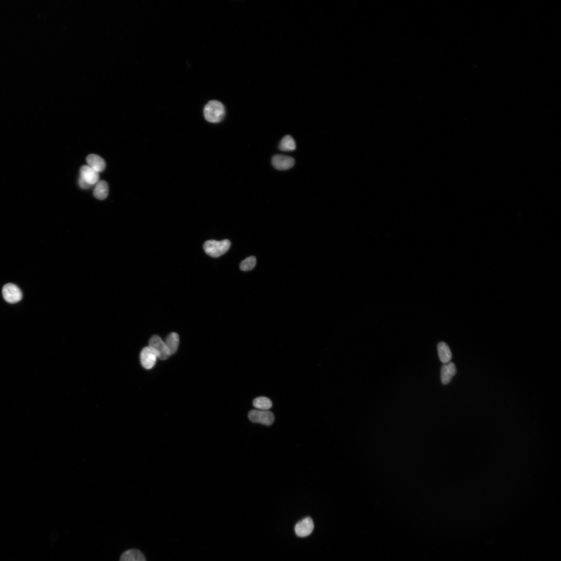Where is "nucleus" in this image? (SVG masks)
<instances>
[{
  "label": "nucleus",
  "instance_id": "nucleus-10",
  "mask_svg": "<svg viewBox=\"0 0 561 561\" xmlns=\"http://www.w3.org/2000/svg\"><path fill=\"white\" fill-rule=\"evenodd\" d=\"M456 372L457 370L454 363L450 362L445 364L441 369V379L442 383L443 385L449 384Z\"/></svg>",
  "mask_w": 561,
  "mask_h": 561
},
{
  "label": "nucleus",
  "instance_id": "nucleus-16",
  "mask_svg": "<svg viewBox=\"0 0 561 561\" xmlns=\"http://www.w3.org/2000/svg\"><path fill=\"white\" fill-rule=\"evenodd\" d=\"M296 143L293 137L286 135L281 141L279 148L283 152H291L296 150Z\"/></svg>",
  "mask_w": 561,
  "mask_h": 561
},
{
  "label": "nucleus",
  "instance_id": "nucleus-4",
  "mask_svg": "<svg viewBox=\"0 0 561 561\" xmlns=\"http://www.w3.org/2000/svg\"><path fill=\"white\" fill-rule=\"evenodd\" d=\"M248 416L251 422L266 426L271 425L274 420L273 414L268 410H251Z\"/></svg>",
  "mask_w": 561,
  "mask_h": 561
},
{
  "label": "nucleus",
  "instance_id": "nucleus-17",
  "mask_svg": "<svg viewBox=\"0 0 561 561\" xmlns=\"http://www.w3.org/2000/svg\"><path fill=\"white\" fill-rule=\"evenodd\" d=\"M253 406L258 410H267L272 406V402L267 397H260L254 400Z\"/></svg>",
  "mask_w": 561,
  "mask_h": 561
},
{
  "label": "nucleus",
  "instance_id": "nucleus-9",
  "mask_svg": "<svg viewBox=\"0 0 561 561\" xmlns=\"http://www.w3.org/2000/svg\"><path fill=\"white\" fill-rule=\"evenodd\" d=\"M80 177L91 186H93L99 181V173L88 165L82 166L80 168Z\"/></svg>",
  "mask_w": 561,
  "mask_h": 561
},
{
  "label": "nucleus",
  "instance_id": "nucleus-3",
  "mask_svg": "<svg viewBox=\"0 0 561 561\" xmlns=\"http://www.w3.org/2000/svg\"><path fill=\"white\" fill-rule=\"evenodd\" d=\"M149 347L155 352L160 360H167L171 356L165 342L158 336L155 335L151 338Z\"/></svg>",
  "mask_w": 561,
  "mask_h": 561
},
{
  "label": "nucleus",
  "instance_id": "nucleus-15",
  "mask_svg": "<svg viewBox=\"0 0 561 561\" xmlns=\"http://www.w3.org/2000/svg\"><path fill=\"white\" fill-rule=\"evenodd\" d=\"M164 342L170 354H173L177 351L178 348L179 335L176 333H171L168 335Z\"/></svg>",
  "mask_w": 561,
  "mask_h": 561
},
{
  "label": "nucleus",
  "instance_id": "nucleus-19",
  "mask_svg": "<svg viewBox=\"0 0 561 561\" xmlns=\"http://www.w3.org/2000/svg\"><path fill=\"white\" fill-rule=\"evenodd\" d=\"M79 184L80 187L84 189H88L90 188L91 187H93V186H91L88 184L87 182H86L80 177L79 179Z\"/></svg>",
  "mask_w": 561,
  "mask_h": 561
},
{
  "label": "nucleus",
  "instance_id": "nucleus-13",
  "mask_svg": "<svg viewBox=\"0 0 561 561\" xmlns=\"http://www.w3.org/2000/svg\"><path fill=\"white\" fill-rule=\"evenodd\" d=\"M108 191L107 182L104 180H100L96 184L94 190V196L98 200H104L108 197Z\"/></svg>",
  "mask_w": 561,
  "mask_h": 561
},
{
  "label": "nucleus",
  "instance_id": "nucleus-6",
  "mask_svg": "<svg viewBox=\"0 0 561 561\" xmlns=\"http://www.w3.org/2000/svg\"><path fill=\"white\" fill-rule=\"evenodd\" d=\"M314 529V523L310 517H306L298 522L295 526V531L296 535L304 537L311 535Z\"/></svg>",
  "mask_w": 561,
  "mask_h": 561
},
{
  "label": "nucleus",
  "instance_id": "nucleus-8",
  "mask_svg": "<svg viewBox=\"0 0 561 561\" xmlns=\"http://www.w3.org/2000/svg\"><path fill=\"white\" fill-rule=\"evenodd\" d=\"M157 358L155 352L149 346L144 348L141 352V363L147 370H151L154 367Z\"/></svg>",
  "mask_w": 561,
  "mask_h": 561
},
{
  "label": "nucleus",
  "instance_id": "nucleus-5",
  "mask_svg": "<svg viewBox=\"0 0 561 561\" xmlns=\"http://www.w3.org/2000/svg\"><path fill=\"white\" fill-rule=\"evenodd\" d=\"M2 294L4 300L8 303L15 304L22 299V293L18 286L8 283L4 286Z\"/></svg>",
  "mask_w": 561,
  "mask_h": 561
},
{
  "label": "nucleus",
  "instance_id": "nucleus-12",
  "mask_svg": "<svg viewBox=\"0 0 561 561\" xmlns=\"http://www.w3.org/2000/svg\"><path fill=\"white\" fill-rule=\"evenodd\" d=\"M120 561H147L145 555L138 549H131L121 555Z\"/></svg>",
  "mask_w": 561,
  "mask_h": 561
},
{
  "label": "nucleus",
  "instance_id": "nucleus-1",
  "mask_svg": "<svg viewBox=\"0 0 561 561\" xmlns=\"http://www.w3.org/2000/svg\"><path fill=\"white\" fill-rule=\"evenodd\" d=\"M225 112V107L222 102L211 100L204 107V116L208 122L217 123L224 119Z\"/></svg>",
  "mask_w": 561,
  "mask_h": 561
},
{
  "label": "nucleus",
  "instance_id": "nucleus-2",
  "mask_svg": "<svg viewBox=\"0 0 561 561\" xmlns=\"http://www.w3.org/2000/svg\"><path fill=\"white\" fill-rule=\"evenodd\" d=\"M231 246L230 240H224L218 241L216 240H209L203 245L206 254L214 258H218L227 252Z\"/></svg>",
  "mask_w": 561,
  "mask_h": 561
},
{
  "label": "nucleus",
  "instance_id": "nucleus-11",
  "mask_svg": "<svg viewBox=\"0 0 561 561\" xmlns=\"http://www.w3.org/2000/svg\"><path fill=\"white\" fill-rule=\"evenodd\" d=\"M86 162L87 165L93 168L98 173L102 172L106 168V163L105 160L100 156L91 154L88 155L86 158Z\"/></svg>",
  "mask_w": 561,
  "mask_h": 561
},
{
  "label": "nucleus",
  "instance_id": "nucleus-14",
  "mask_svg": "<svg viewBox=\"0 0 561 561\" xmlns=\"http://www.w3.org/2000/svg\"><path fill=\"white\" fill-rule=\"evenodd\" d=\"M438 350L441 362L444 364L450 363L452 358V354L448 345L444 342H441L438 344Z\"/></svg>",
  "mask_w": 561,
  "mask_h": 561
},
{
  "label": "nucleus",
  "instance_id": "nucleus-18",
  "mask_svg": "<svg viewBox=\"0 0 561 561\" xmlns=\"http://www.w3.org/2000/svg\"><path fill=\"white\" fill-rule=\"evenodd\" d=\"M256 258L252 256L247 257L243 260L240 264V269L243 271H248L253 269L256 265Z\"/></svg>",
  "mask_w": 561,
  "mask_h": 561
},
{
  "label": "nucleus",
  "instance_id": "nucleus-7",
  "mask_svg": "<svg viewBox=\"0 0 561 561\" xmlns=\"http://www.w3.org/2000/svg\"><path fill=\"white\" fill-rule=\"evenodd\" d=\"M272 164L277 169L285 170L291 168L294 165L295 160L292 157L278 155L272 158Z\"/></svg>",
  "mask_w": 561,
  "mask_h": 561
}]
</instances>
